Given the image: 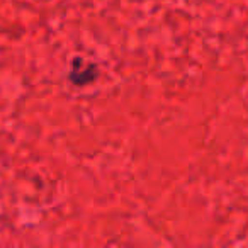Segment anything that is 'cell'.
<instances>
[{"label": "cell", "instance_id": "1", "mask_svg": "<svg viewBox=\"0 0 248 248\" xmlns=\"http://www.w3.org/2000/svg\"><path fill=\"white\" fill-rule=\"evenodd\" d=\"M97 77V68L93 65H89V63H82L80 60H77L72 66V78L73 83H77L78 87L85 85V83H90L93 78Z\"/></svg>", "mask_w": 248, "mask_h": 248}]
</instances>
